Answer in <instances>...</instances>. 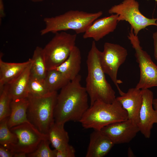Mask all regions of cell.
Returning <instances> with one entry per match:
<instances>
[{
    "label": "cell",
    "instance_id": "cell-28",
    "mask_svg": "<svg viewBox=\"0 0 157 157\" xmlns=\"http://www.w3.org/2000/svg\"><path fill=\"white\" fill-rule=\"evenodd\" d=\"M15 152L7 149L3 146L0 145V157H14Z\"/></svg>",
    "mask_w": 157,
    "mask_h": 157
},
{
    "label": "cell",
    "instance_id": "cell-5",
    "mask_svg": "<svg viewBox=\"0 0 157 157\" xmlns=\"http://www.w3.org/2000/svg\"><path fill=\"white\" fill-rule=\"evenodd\" d=\"M57 91L39 97L28 96L27 110L28 121L41 133L47 134L55 122L54 111L58 96Z\"/></svg>",
    "mask_w": 157,
    "mask_h": 157
},
{
    "label": "cell",
    "instance_id": "cell-2",
    "mask_svg": "<svg viewBox=\"0 0 157 157\" xmlns=\"http://www.w3.org/2000/svg\"><path fill=\"white\" fill-rule=\"evenodd\" d=\"M95 41L92 42L87 56L88 74L86 90L90 99V106L97 101L111 103L116 99L115 92L106 80L99 60L100 52Z\"/></svg>",
    "mask_w": 157,
    "mask_h": 157
},
{
    "label": "cell",
    "instance_id": "cell-14",
    "mask_svg": "<svg viewBox=\"0 0 157 157\" xmlns=\"http://www.w3.org/2000/svg\"><path fill=\"white\" fill-rule=\"evenodd\" d=\"M118 15L112 14L108 17L97 19L89 26L84 33V39L92 38L98 41L116 29L118 22Z\"/></svg>",
    "mask_w": 157,
    "mask_h": 157
},
{
    "label": "cell",
    "instance_id": "cell-21",
    "mask_svg": "<svg viewBox=\"0 0 157 157\" xmlns=\"http://www.w3.org/2000/svg\"><path fill=\"white\" fill-rule=\"evenodd\" d=\"M31 59L32 62L31 75L40 78L44 79L48 70L44 58L43 48L37 46L34 51Z\"/></svg>",
    "mask_w": 157,
    "mask_h": 157
},
{
    "label": "cell",
    "instance_id": "cell-1",
    "mask_svg": "<svg viewBox=\"0 0 157 157\" xmlns=\"http://www.w3.org/2000/svg\"><path fill=\"white\" fill-rule=\"evenodd\" d=\"M81 78L78 74L61 89L54 109L55 122L65 124L70 121L79 122L89 107L88 95L81 84Z\"/></svg>",
    "mask_w": 157,
    "mask_h": 157
},
{
    "label": "cell",
    "instance_id": "cell-22",
    "mask_svg": "<svg viewBox=\"0 0 157 157\" xmlns=\"http://www.w3.org/2000/svg\"><path fill=\"white\" fill-rule=\"evenodd\" d=\"M44 79L50 92L61 89L70 81L60 72L55 69L48 70Z\"/></svg>",
    "mask_w": 157,
    "mask_h": 157
},
{
    "label": "cell",
    "instance_id": "cell-8",
    "mask_svg": "<svg viewBox=\"0 0 157 157\" xmlns=\"http://www.w3.org/2000/svg\"><path fill=\"white\" fill-rule=\"evenodd\" d=\"M139 4L135 0H124L119 4L112 6L108 10L109 14L118 15V22L125 21L131 25L134 34L138 35L139 32L148 26H157L156 18H148L139 10Z\"/></svg>",
    "mask_w": 157,
    "mask_h": 157
},
{
    "label": "cell",
    "instance_id": "cell-16",
    "mask_svg": "<svg viewBox=\"0 0 157 157\" xmlns=\"http://www.w3.org/2000/svg\"><path fill=\"white\" fill-rule=\"evenodd\" d=\"M0 57V88L9 84L15 80L32 62L31 59L20 63H10L2 60Z\"/></svg>",
    "mask_w": 157,
    "mask_h": 157
},
{
    "label": "cell",
    "instance_id": "cell-12",
    "mask_svg": "<svg viewBox=\"0 0 157 157\" xmlns=\"http://www.w3.org/2000/svg\"><path fill=\"white\" fill-rule=\"evenodd\" d=\"M101 131L115 144L130 142L140 131L137 124L129 119L110 124Z\"/></svg>",
    "mask_w": 157,
    "mask_h": 157
},
{
    "label": "cell",
    "instance_id": "cell-15",
    "mask_svg": "<svg viewBox=\"0 0 157 157\" xmlns=\"http://www.w3.org/2000/svg\"><path fill=\"white\" fill-rule=\"evenodd\" d=\"M115 144L101 130H94L90 134L85 157H103Z\"/></svg>",
    "mask_w": 157,
    "mask_h": 157
},
{
    "label": "cell",
    "instance_id": "cell-20",
    "mask_svg": "<svg viewBox=\"0 0 157 157\" xmlns=\"http://www.w3.org/2000/svg\"><path fill=\"white\" fill-rule=\"evenodd\" d=\"M64 124L55 122L47 134L48 140L57 150L64 149L69 144V135L64 128Z\"/></svg>",
    "mask_w": 157,
    "mask_h": 157
},
{
    "label": "cell",
    "instance_id": "cell-23",
    "mask_svg": "<svg viewBox=\"0 0 157 157\" xmlns=\"http://www.w3.org/2000/svg\"><path fill=\"white\" fill-rule=\"evenodd\" d=\"M9 117L0 120V144L9 149L12 145L17 142L16 135L9 129L8 122Z\"/></svg>",
    "mask_w": 157,
    "mask_h": 157
},
{
    "label": "cell",
    "instance_id": "cell-11",
    "mask_svg": "<svg viewBox=\"0 0 157 157\" xmlns=\"http://www.w3.org/2000/svg\"><path fill=\"white\" fill-rule=\"evenodd\" d=\"M142 102L137 125L140 131L146 138H150L154 124H157V111L154 108L153 92L149 89H142Z\"/></svg>",
    "mask_w": 157,
    "mask_h": 157
},
{
    "label": "cell",
    "instance_id": "cell-10",
    "mask_svg": "<svg viewBox=\"0 0 157 157\" xmlns=\"http://www.w3.org/2000/svg\"><path fill=\"white\" fill-rule=\"evenodd\" d=\"M17 138V142L9 149L14 152H24L27 154L34 151L43 140L48 139L47 134L40 132L29 121L10 129Z\"/></svg>",
    "mask_w": 157,
    "mask_h": 157
},
{
    "label": "cell",
    "instance_id": "cell-24",
    "mask_svg": "<svg viewBox=\"0 0 157 157\" xmlns=\"http://www.w3.org/2000/svg\"><path fill=\"white\" fill-rule=\"evenodd\" d=\"M28 96L35 97L43 96L50 92L44 79L38 78L31 75L28 85Z\"/></svg>",
    "mask_w": 157,
    "mask_h": 157
},
{
    "label": "cell",
    "instance_id": "cell-6",
    "mask_svg": "<svg viewBox=\"0 0 157 157\" xmlns=\"http://www.w3.org/2000/svg\"><path fill=\"white\" fill-rule=\"evenodd\" d=\"M43 48L48 70L60 65L69 57L75 45L77 34L57 32Z\"/></svg>",
    "mask_w": 157,
    "mask_h": 157
},
{
    "label": "cell",
    "instance_id": "cell-13",
    "mask_svg": "<svg viewBox=\"0 0 157 157\" xmlns=\"http://www.w3.org/2000/svg\"><path fill=\"white\" fill-rule=\"evenodd\" d=\"M116 99L127 112L128 119L137 124L142 102V90L136 87L130 88L126 92H123Z\"/></svg>",
    "mask_w": 157,
    "mask_h": 157
},
{
    "label": "cell",
    "instance_id": "cell-29",
    "mask_svg": "<svg viewBox=\"0 0 157 157\" xmlns=\"http://www.w3.org/2000/svg\"><path fill=\"white\" fill-rule=\"evenodd\" d=\"M152 37L154 46V56L157 61V31L153 33Z\"/></svg>",
    "mask_w": 157,
    "mask_h": 157
},
{
    "label": "cell",
    "instance_id": "cell-31",
    "mask_svg": "<svg viewBox=\"0 0 157 157\" xmlns=\"http://www.w3.org/2000/svg\"><path fill=\"white\" fill-rule=\"evenodd\" d=\"M27 154L24 152H15L14 157H26Z\"/></svg>",
    "mask_w": 157,
    "mask_h": 157
},
{
    "label": "cell",
    "instance_id": "cell-9",
    "mask_svg": "<svg viewBox=\"0 0 157 157\" xmlns=\"http://www.w3.org/2000/svg\"><path fill=\"white\" fill-rule=\"evenodd\" d=\"M127 55V50L125 48L119 44L108 42L104 43L103 50L100 51L99 55L100 62L103 70L110 77L120 95L123 92L119 86L122 82L117 79V72Z\"/></svg>",
    "mask_w": 157,
    "mask_h": 157
},
{
    "label": "cell",
    "instance_id": "cell-3",
    "mask_svg": "<svg viewBox=\"0 0 157 157\" xmlns=\"http://www.w3.org/2000/svg\"><path fill=\"white\" fill-rule=\"evenodd\" d=\"M102 11L88 13L78 10H70L55 17H45V27L40 31L41 35L49 33L72 30L76 34L84 33L89 26L103 14Z\"/></svg>",
    "mask_w": 157,
    "mask_h": 157
},
{
    "label": "cell",
    "instance_id": "cell-32",
    "mask_svg": "<svg viewBox=\"0 0 157 157\" xmlns=\"http://www.w3.org/2000/svg\"><path fill=\"white\" fill-rule=\"evenodd\" d=\"M153 105L154 108L157 111V98L154 99Z\"/></svg>",
    "mask_w": 157,
    "mask_h": 157
},
{
    "label": "cell",
    "instance_id": "cell-27",
    "mask_svg": "<svg viewBox=\"0 0 157 157\" xmlns=\"http://www.w3.org/2000/svg\"><path fill=\"white\" fill-rule=\"evenodd\" d=\"M75 154V151L74 147L69 144L62 149L56 150V157H74Z\"/></svg>",
    "mask_w": 157,
    "mask_h": 157
},
{
    "label": "cell",
    "instance_id": "cell-30",
    "mask_svg": "<svg viewBox=\"0 0 157 157\" xmlns=\"http://www.w3.org/2000/svg\"><path fill=\"white\" fill-rule=\"evenodd\" d=\"M6 16L4 12V6L3 0H0V19Z\"/></svg>",
    "mask_w": 157,
    "mask_h": 157
},
{
    "label": "cell",
    "instance_id": "cell-7",
    "mask_svg": "<svg viewBox=\"0 0 157 157\" xmlns=\"http://www.w3.org/2000/svg\"><path fill=\"white\" fill-rule=\"evenodd\" d=\"M127 37L135 50L136 60L140 69V78L135 87L142 90L157 87V65L143 49L138 35H135L131 27Z\"/></svg>",
    "mask_w": 157,
    "mask_h": 157
},
{
    "label": "cell",
    "instance_id": "cell-25",
    "mask_svg": "<svg viewBox=\"0 0 157 157\" xmlns=\"http://www.w3.org/2000/svg\"><path fill=\"white\" fill-rule=\"evenodd\" d=\"M9 84L0 89V120L9 117L11 113L12 98L9 91Z\"/></svg>",
    "mask_w": 157,
    "mask_h": 157
},
{
    "label": "cell",
    "instance_id": "cell-18",
    "mask_svg": "<svg viewBox=\"0 0 157 157\" xmlns=\"http://www.w3.org/2000/svg\"><path fill=\"white\" fill-rule=\"evenodd\" d=\"M32 62V60L23 71L9 84V92L12 99L28 97V85Z\"/></svg>",
    "mask_w": 157,
    "mask_h": 157
},
{
    "label": "cell",
    "instance_id": "cell-4",
    "mask_svg": "<svg viewBox=\"0 0 157 157\" xmlns=\"http://www.w3.org/2000/svg\"><path fill=\"white\" fill-rule=\"evenodd\" d=\"M128 119L127 112L116 99L111 103L96 101L89 108L79 122L85 129L101 130L110 124Z\"/></svg>",
    "mask_w": 157,
    "mask_h": 157
},
{
    "label": "cell",
    "instance_id": "cell-26",
    "mask_svg": "<svg viewBox=\"0 0 157 157\" xmlns=\"http://www.w3.org/2000/svg\"><path fill=\"white\" fill-rule=\"evenodd\" d=\"M50 143L48 139L42 140L37 149L33 152L27 154L29 157H56V150H51L49 147Z\"/></svg>",
    "mask_w": 157,
    "mask_h": 157
},
{
    "label": "cell",
    "instance_id": "cell-19",
    "mask_svg": "<svg viewBox=\"0 0 157 157\" xmlns=\"http://www.w3.org/2000/svg\"><path fill=\"white\" fill-rule=\"evenodd\" d=\"M28 105V98L12 100L11 113L8 122L9 129L29 121L27 114Z\"/></svg>",
    "mask_w": 157,
    "mask_h": 157
},
{
    "label": "cell",
    "instance_id": "cell-34",
    "mask_svg": "<svg viewBox=\"0 0 157 157\" xmlns=\"http://www.w3.org/2000/svg\"><path fill=\"white\" fill-rule=\"evenodd\" d=\"M156 23H157V22H156Z\"/></svg>",
    "mask_w": 157,
    "mask_h": 157
},
{
    "label": "cell",
    "instance_id": "cell-17",
    "mask_svg": "<svg viewBox=\"0 0 157 157\" xmlns=\"http://www.w3.org/2000/svg\"><path fill=\"white\" fill-rule=\"evenodd\" d=\"M81 56L79 48L75 46L68 58L54 69L60 72L71 81L79 74L81 70Z\"/></svg>",
    "mask_w": 157,
    "mask_h": 157
},
{
    "label": "cell",
    "instance_id": "cell-33",
    "mask_svg": "<svg viewBox=\"0 0 157 157\" xmlns=\"http://www.w3.org/2000/svg\"><path fill=\"white\" fill-rule=\"evenodd\" d=\"M34 2H39L42 1L44 0H30Z\"/></svg>",
    "mask_w": 157,
    "mask_h": 157
}]
</instances>
